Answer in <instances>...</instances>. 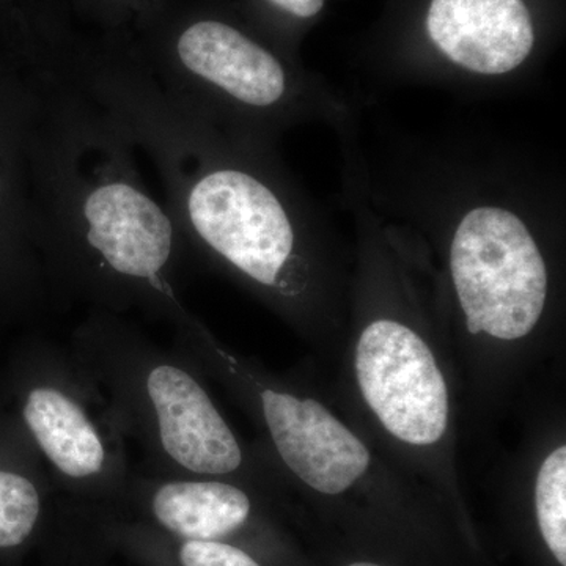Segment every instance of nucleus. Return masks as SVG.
<instances>
[{"mask_svg":"<svg viewBox=\"0 0 566 566\" xmlns=\"http://www.w3.org/2000/svg\"><path fill=\"white\" fill-rule=\"evenodd\" d=\"M36 82L33 214L59 303L180 322L189 314L181 285L191 253L145 185L139 151L63 65L51 63Z\"/></svg>","mask_w":566,"mask_h":566,"instance_id":"obj_1","label":"nucleus"},{"mask_svg":"<svg viewBox=\"0 0 566 566\" xmlns=\"http://www.w3.org/2000/svg\"><path fill=\"white\" fill-rule=\"evenodd\" d=\"M70 353L109 405L145 474L232 479L248 457L205 387L197 365L166 349L123 315L88 308Z\"/></svg>","mask_w":566,"mask_h":566,"instance_id":"obj_2","label":"nucleus"},{"mask_svg":"<svg viewBox=\"0 0 566 566\" xmlns=\"http://www.w3.org/2000/svg\"><path fill=\"white\" fill-rule=\"evenodd\" d=\"M417 193L449 219L447 266L469 334L521 340L545 315L549 270L535 229L542 196L516 170L442 158Z\"/></svg>","mask_w":566,"mask_h":566,"instance_id":"obj_3","label":"nucleus"},{"mask_svg":"<svg viewBox=\"0 0 566 566\" xmlns=\"http://www.w3.org/2000/svg\"><path fill=\"white\" fill-rule=\"evenodd\" d=\"M145 65L182 103L268 139L312 118L348 125L344 99L227 21H189L166 44L158 65Z\"/></svg>","mask_w":566,"mask_h":566,"instance_id":"obj_4","label":"nucleus"},{"mask_svg":"<svg viewBox=\"0 0 566 566\" xmlns=\"http://www.w3.org/2000/svg\"><path fill=\"white\" fill-rule=\"evenodd\" d=\"M21 419L52 483L87 497H126L134 474L128 442L69 348L51 344L36 353Z\"/></svg>","mask_w":566,"mask_h":566,"instance_id":"obj_5","label":"nucleus"},{"mask_svg":"<svg viewBox=\"0 0 566 566\" xmlns=\"http://www.w3.org/2000/svg\"><path fill=\"white\" fill-rule=\"evenodd\" d=\"M354 364L364 400L394 438L422 447L441 441L449 389L433 352L412 327L394 318L368 323Z\"/></svg>","mask_w":566,"mask_h":566,"instance_id":"obj_6","label":"nucleus"},{"mask_svg":"<svg viewBox=\"0 0 566 566\" xmlns=\"http://www.w3.org/2000/svg\"><path fill=\"white\" fill-rule=\"evenodd\" d=\"M256 415L275 453L304 485L327 495L344 494L370 468L367 446L314 398L281 387L253 386Z\"/></svg>","mask_w":566,"mask_h":566,"instance_id":"obj_7","label":"nucleus"},{"mask_svg":"<svg viewBox=\"0 0 566 566\" xmlns=\"http://www.w3.org/2000/svg\"><path fill=\"white\" fill-rule=\"evenodd\" d=\"M424 29L458 73L504 80L535 50V24L524 0H431Z\"/></svg>","mask_w":566,"mask_h":566,"instance_id":"obj_8","label":"nucleus"},{"mask_svg":"<svg viewBox=\"0 0 566 566\" xmlns=\"http://www.w3.org/2000/svg\"><path fill=\"white\" fill-rule=\"evenodd\" d=\"M126 497L147 504L153 520L182 539L223 542L251 521L252 499L232 480L134 472Z\"/></svg>","mask_w":566,"mask_h":566,"instance_id":"obj_9","label":"nucleus"},{"mask_svg":"<svg viewBox=\"0 0 566 566\" xmlns=\"http://www.w3.org/2000/svg\"><path fill=\"white\" fill-rule=\"evenodd\" d=\"M51 482L43 464L36 468H0V547L28 542L43 512V483ZM52 483V482H51Z\"/></svg>","mask_w":566,"mask_h":566,"instance_id":"obj_10","label":"nucleus"},{"mask_svg":"<svg viewBox=\"0 0 566 566\" xmlns=\"http://www.w3.org/2000/svg\"><path fill=\"white\" fill-rule=\"evenodd\" d=\"M536 524L543 542L560 566H566V447L543 461L535 483Z\"/></svg>","mask_w":566,"mask_h":566,"instance_id":"obj_11","label":"nucleus"},{"mask_svg":"<svg viewBox=\"0 0 566 566\" xmlns=\"http://www.w3.org/2000/svg\"><path fill=\"white\" fill-rule=\"evenodd\" d=\"M180 539L177 551L180 566H262L251 554L226 542Z\"/></svg>","mask_w":566,"mask_h":566,"instance_id":"obj_12","label":"nucleus"},{"mask_svg":"<svg viewBox=\"0 0 566 566\" xmlns=\"http://www.w3.org/2000/svg\"><path fill=\"white\" fill-rule=\"evenodd\" d=\"M273 9L296 20H311L323 10L324 0H266Z\"/></svg>","mask_w":566,"mask_h":566,"instance_id":"obj_13","label":"nucleus"},{"mask_svg":"<svg viewBox=\"0 0 566 566\" xmlns=\"http://www.w3.org/2000/svg\"><path fill=\"white\" fill-rule=\"evenodd\" d=\"M3 163H7V159L0 156V211H2V207L6 208L7 205L11 203H31V197H24V199H7V191H9V186H7V172L3 169Z\"/></svg>","mask_w":566,"mask_h":566,"instance_id":"obj_14","label":"nucleus"},{"mask_svg":"<svg viewBox=\"0 0 566 566\" xmlns=\"http://www.w3.org/2000/svg\"><path fill=\"white\" fill-rule=\"evenodd\" d=\"M346 566H385V565L375 564V562H354V564H349Z\"/></svg>","mask_w":566,"mask_h":566,"instance_id":"obj_15","label":"nucleus"}]
</instances>
